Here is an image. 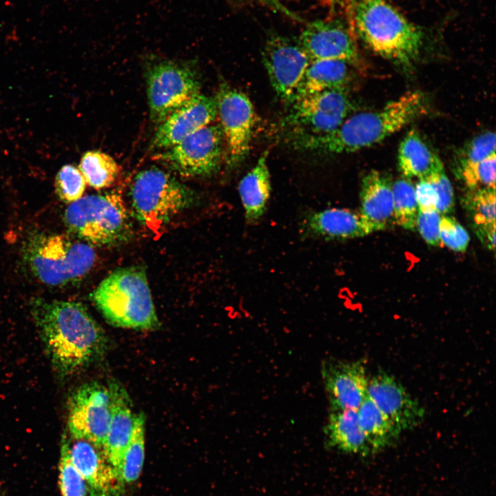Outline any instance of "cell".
<instances>
[{
  "label": "cell",
  "instance_id": "cell-1",
  "mask_svg": "<svg viewBox=\"0 0 496 496\" xmlns=\"http://www.w3.org/2000/svg\"><path fill=\"white\" fill-rule=\"evenodd\" d=\"M30 310L52 367L68 378L103 358L108 338L80 302L34 298Z\"/></svg>",
  "mask_w": 496,
  "mask_h": 496
},
{
  "label": "cell",
  "instance_id": "cell-2",
  "mask_svg": "<svg viewBox=\"0 0 496 496\" xmlns=\"http://www.w3.org/2000/svg\"><path fill=\"white\" fill-rule=\"evenodd\" d=\"M424 110V96L410 91L380 110L347 117L335 130L323 134H296L293 146L325 154L353 152L376 144L400 130Z\"/></svg>",
  "mask_w": 496,
  "mask_h": 496
},
{
  "label": "cell",
  "instance_id": "cell-3",
  "mask_svg": "<svg viewBox=\"0 0 496 496\" xmlns=\"http://www.w3.org/2000/svg\"><path fill=\"white\" fill-rule=\"evenodd\" d=\"M355 35L380 56L400 63L417 57L423 43L421 30L386 0H349Z\"/></svg>",
  "mask_w": 496,
  "mask_h": 496
},
{
  "label": "cell",
  "instance_id": "cell-4",
  "mask_svg": "<svg viewBox=\"0 0 496 496\" xmlns=\"http://www.w3.org/2000/svg\"><path fill=\"white\" fill-rule=\"evenodd\" d=\"M91 298L105 320L114 327L154 330L160 326L142 267L115 270L101 281Z\"/></svg>",
  "mask_w": 496,
  "mask_h": 496
},
{
  "label": "cell",
  "instance_id": "cell-5",
  "mask_svg": "<svg viewBox=\"0 0 496 496\" xmlns=\"http://www.w3.org/2000/svg\"><path fill=\"white\" fill-rule=\"evenodd\" d=\"M25 259L34 274L48 286L61 287L81 279L96 258L92 246L63 234H37L26 243Z\"/></svg>",
  "mask_w": 496,
  "mask_h": 496
},
{
  "label": "cell",
  "instance_id": "cell-6",
  "mask_svg": "<svg viewBox=\"0 0 496 496\" xmlns=\"http://www.w3.org/2000/svg\"><path fill=\"white\" fill-rule=\"evenodd\" d=\"M64 220L70 231L90 245H116L132 234L126 205L115 192L81 197L67 207Z\"/></svg>",
  "mask_w": 496,
  "mask_h": 496
},
{
  "label": "cell",
  "instance_id": "cell-7",
  "mask_svg": "<svg viewBox=\"0 0 496 496\" xmlns=\"http://www.w3.org/2000/svg\"><path fill=\"white\" fill-rule=\"evenodd\" d=\"M130 197L136 218L153 230L161 227L194 202V194L188 187L155 167L137 174Z\"/></svg>",
  "mask_w": 496,
  "mask_h": 496
},
{
  "label": "cell",
  "instance_id": "cell-8",
  "mask_svg": "<svg viewBox=\"0 0 496 496\" xmlns=\"http://www.w3.org/2000/svg\"><path fill=\"white\" fill-rule=\"evenodd\" d=\"M225 156V141L219 124H209L166 149L158 159L184 177L214 174Z\"/></svg>",
  "mask_w": 496,
  "mask_h": 496
},
{
  "label": "cell",
  "instance_id": "cell-9",
  "mask_svg": "<svg viewBox=\"0 0 496 496\" xmlns=\"http://www.w3.org/2000/svg\"><path fill=\"white\" fill-rule=\"evenodd\" d=\"M146 85L150 116L158 124L200 93V83L196 72L171 61L151 66L147 72Z\"/></svg>",
  "mask_w": 496,
  "mask_h": 496
},
{
  "label": "cell",
  "instance_id": "cell-10",
  "mask_svg": "<svg viewBox=\"0 0 496 496\" xmlns=\"http://www.w3.org/2000/svg\"><path fill=\"white\" fill-rule=\"evenodd\" d=\"M219 124L225 141V156L230 168L238 166L248 155L256 114L249 98L227 83H222L215 97Z\"/></svg>",
  "mask_w": 496,
  "mask_h": 496
},
{
  "label": "cell",
  "instance_id": "cell-11",
  "mask_svg": "<svg viewBox=\"0 0 496 496\" xmlns=\"http://www.w3.org/2000/svg\"><path fill=\"white\" fill-rule=\"evenodd\" d=\"M110 416L111 398L107 386L98 382L83 384L68 399V434L102 449Z\"/></svg>",
  "mask_w": 496,
  "mask_h": 496
},
{
  "label": "cell",
  "instance_id": "cell-12",
  "mask_svg": "<svg viewBox=\"0 0 496 496\" xmlns=\"http://www.w3.org/2000/svg\"><path fill=\"white\" fill-rule=\"evenodd\" d=\"M285 118L296 134H323L335 130L348 117L351 103L347 91L328 90L294 100Z\"/></svg>",
  "mask_w": 496,
  "mask_h": 496
},
{
  "label": "cell",
  "instance_id": "cell-13",
  "mask_svg": "<svg viewBox=\"0 0 496 496\" xmlns=\"http://www.w3.org/2000/svg\"><path fill=\"white\" fill-rule=\"evenodd\" d=\"M299 45L311 61L342 60L357 69L361 65L351 26L340 19L309 23L300 34Z\"/></svg>",
  "mask_w": 496,
  "mask_h": 496
},
{
  "label": "cell",
  "instance_id": "cell-14",
  "mask_svg": "<svg viewBox=\"0 0 496 496\" xmlns=\"http://www.w3.org/2000/svg\"><path fill=\"white\" fill-rule=\"evenodd\" d=\"M262 61L277 96L290 105L311 60L299 45L272 36L265 45Z\"/></svg>",
  "mask_w": 496,
  "mask_h": 496
},
{
  "label": "cell",
  "instance_id": "cell-15",
  "mask_svg": "<svg viewBox=\"0 0 496 496\" xmlns=\"http://www.w3.org/2000/svg\"><path fill=\"white\" fill-rule=\"evenodd\" d=\"M367 397L403 432L424 419V409L393 375L382 371L369 378Z\"/></svg>",
  "mask_w": 496,
  "mask_h": 496
},
{
  "label": "cell",
  "instance_id": "cell-16",
  "mask_svg": "<svg viewBox=\"0 0 496 496\" xmlns=\"http://www.w3.org/2000/svg\"><path fill=\"white\" fill-rule=\"evenodd\" d=\"M321 374L331 410L357 411L366 397L369 377L363 360H324Z\"/></svg>",
  "mask_w": 496,
  "mask_h": 496
},
{
  "label": "cell",
  "instance_id": "cell-17",
  "mask_svg": "<svg viewBox=\"0 0 496 496\" xmlns=\"http://www.w3.org/2000/svg\"><path fill=\"white\" fill-rule=\"evenodd\" d=\"M67 434V433H66ZM70 459L86 482L92 496H120L125 484L102 449L67 434Z\"/></svg>",
  "mask_w": 496,
  "mask_h": 496
},
{
  "label": "cell",
  "instance_id": "cell-18",
  "mask_svg": "<svg viewBox=\"0 0 496 496\" xmlns=\"http://www.w3.org/2000/svg\"><path fill=\"white\" fill-rule=\"evenodd\" d=\"M217 116L215 98L200 93L172 112L159 124L153 145L156 148L168 149L211 124Z\"/></svg>",
  "mask_w": 496,
  "mask_h": 496
},
{
  "label": "cell",
  "instance_id": "cell-19",
  "mask_svg": "<svg viewBox=\"0 0 496 496\" xmlns=\"http://www.w3.org/2000/svg\"><path fill=\"white\" fill-rule=\"evenodd\" d=\"M300 230L303 237L324 240L363 237L375 231L360 212L342 208L307 213L300 223Z\"/></svg>",
  "mask_w": 496,
  "mask_h": 496
},
{
  "label": "cell",
  "instance_id": "cell-20",
  "mask_svg": "<svg viewBox=\"0 0 496 496\" xmlns=\"http://www.w3.org/2000/svg\"><path fill=\"white\" fill-rule=\"evenodd\" d=\"M107 386L111 398V416L102 451L120 475L121 461L132 435L136 415L132 412L130 397L118 380H109Z\"/></svg>",
  "mask_w": 496,
  "mask_h": 496
},
{
  "label": "cell",
  "instance_id": "cell-21",
  "mask_svg": "<svg viewBox=\"0 0 496 496\" xmlns=\"http://www.w3.org/2000/svg\"><path fill=\"white\" fill-rule=\"evenodd\" d=\"M360 214L373 225L375 231L385 229L394 222L392 184L377 170L362 178L360 192Z\"/></svg>",
  "mask_w": 496,
  "mask_h": 496
},
{
  "label": "cell",
  "instance_id": "cell-22",
  "mask_svg": "<svg viewBox=\"0 0 496 496\" xmlns=\"http://www.w3.org/2000/svg\"><path fill=\"white\" fill-rule=\"evenodd\" d=\"M324 431L330 448L364 457L372 455L359 426L357 411L331 410Z\"/></svg>",
  "mask_w": 496,
  "mask_h": 496
},
{
  "label": "cell",
  "instance_id": "cell-23",
  "mask_svg": "<svg viewBox=\"0 0 496 496\" xmlns=\"http://www.w3.org/2000/svg\"><path fill=\"white\" fill-rule=\"evenodd\" d=\"M269 151L265 150L254 167L238 184V193L247 224L255 225L264 216L271 194L270 174L267 165Z\"/></svg>",
  "mask_w": 496,
  "mask_h": 496
},
{
  "label": "cell",
  "instance_id": "cell-24",
  "mask_svg": "<svg viewBox=\"0 0 496 496\" xmlns=\"http://www.w3.org/2000/svg\"><path fill=\"white\" fill-rule=\"evenodd\" d=\"M353 68H355L353 65L342 60L311 61L298 87L293 101L328 90L347 91L353 80Z\"/></svg>",
  "mask_w": 496,
  "mask_h": 496
},
{
  "label": "cell",
  "instance_id": "cell-25",
  "mask_svg": "<svg viewBox=\"0 0 496 496\" xmlns=\"http://www.w3.org/2000/svg\"><path fill=\"white\" fill-rule=\"evenodd\" d=\"M397 161L400 171L406 178H424L444 167L441 160L413 130L401 142Z\"/></svg>",
  "mask_w": 496,
  "mask_h": 496
},
{
  "label": "cell",
  "instance_id": "cell-26",
  "mask_svg": "<svg viewBox=\"0 0 496 496\" xmlns=\"http://www.w3.org/2000/svg\"><path fill=\"white\" fill-rule=\"evenodd\" d=\"M357 415L372 454L393 446L402 433L367 395L358 409Z\"/></svg>",
  "mask_w": 496,
  "mask_h": 496
},
{
  "label": "cell",
  "instance_id": "cell-27",
  "mask_svg": "<svg viewBox=\"0 0 496 496\" xmlns=\"http://www.w3.org/2000/svg\"><path fill=\"white\" fill-rule=\"evenodd\" d=\"M79 169L86 183L101 189L113 184L120 172V167L110 155L98 150L87 151L81 157Z\"/></svg>",
  "mask_w": 496,
  "mask_h": 496
},
{
  "label": "cell",
  "instance_id": "cell-28",
  "mask_svg": "<svg viewBox=\"0 0 496 496\" xmlns=\"http://www.w3.org/2000/svg\"><path fill=\"white\" fill-rule=\"evenodd\" d=\"M145 424L144 413L136 415L132 435L119 469L121 478L125 484L135 482L141 473L145 459Z\"/></svg>",
  "mask_w": 496,
  "mask_h": 496
},
{
  "label": "cell",
  "instance_id": "cell-29",
  "mask_svg": "<svg viewBox=\"0 0 496 496\" xmlns=\"http://www.w3.org/2000/svg\"><path fill=\"white\" fill-rule=\"evenodd\" d=\"M394 222L406 229L416 228L420 210L414 186L408 180L400 179L392 185Z\"/></svg>",
  "mask_w": 496,
  "mask_h": 496
},
{
  "label": "cell",
  "instance_id": "cell-30",
  "mask_svg": "<svg viewBox=\"0 0 496 496\" xmlns=\"http://www.w3.org/2000/svg\"><path fill=\"white\" fill-rule=\"evenodd\" d=\"M59 468L61 496H88V486L70 459L67 434L61 440Z\"/></svg>",
  "mask_w": 496,
  "mask_h": 496
},
{
  "label": "cell",
  "instance_id": "cell-31",
  "mask_svg": "<svg viewBox=\"0 0 496 496\" xmlns=\"http://www.w3.org/2000/svg\"><path fill=\"white\" fill-rule=\"evenodd\" d=\"M495 189L482 188L471 190L464 199V206L473 227L495 223Z\"/></svg>",
  "mask_w": 496,
  "mask_h": 496
},
{
  "label": "cell",
  "instance_id": "cell-32",
  "mask_svg": "<svg viewBox=\"0 0 496 496\" xmlns=\"http://www.w3.org/2000/svg\"><path fill=\"white\" fill-rule=\"evenodd\" d=\"M463 180L471 190L482 188L495 189L496 154L475 163L462 165Z\"/></svg>",
  "mask_w": 496,
  "mask_h": 496
},
{
  "label": "cell",
  "instance_id": "cell-33",
  "mask_svg": "<svg viewBox=\"0 0 496 496\" xmlns=\"http://www.w3.org/2000/svg\"><path fill=\"white\" fill-rule=\"evenodd\" d=\"M85 187V178L74 165L63 166L56 175V192L65 203H72L83 197Z\"/></svg>",
  "mask_w": 496,
  "mask_h": 496
},
{
  "label": "cell",
  "instance_id": "cell-34",
  "mask_svg": "<svg viewBox=\"0 0 496 496\" xmlns=\"http://www.w3.org/2000/svg\"><path fill=\"white\" fill-rule=\"evenodd\" d=\"M441 244L455 251H464L470 238L466 230L453 217L443 215L440 225Z\"/></svg>",
  "mask_w": 496,
  "mask_h": 496
},
{
  "label": "cell",
  "instance_id": "cell-35",
  "mask_svg": "<svg viewBox=\"0 0 496 496\" xmlns=\"http://www.w3.org/2000/svg\"><path fill=\"white\" fill-rule=\"evenodd\" d=\"M424 178L433 185L437 195V211L442 216L451 213L454 209V192L444 167Z\"/></svg>",
  "mask_w": 496,
  "mask_h": 496
},
{
  "label": "cell",
  "instance_id": "cell-36",
  "mask_svg": "<svg viewBox=\"0 0 496 496\" xmlns=\"http://www.w3.org/2000/svg\"><path fill=\"white\" fill-rule=\"evenodd\" d=\"M442 215L435 208L420 209L416 228L430 245L440 246V225Z\"/></svg>",
  "mask_w": 496,
  "mask_h": 496
},
{
  "label": "cell",
  "instance_id": "cell-37",
  "mask_svg": "<svg viewBox=\"0 0 496 496\" xmlns=\"http://www.w3.org/2000/svg\"><path fill=\"white\" fill-rule=\"evenodd\" d=\"M496 137L493 132H484L469 143L465 150L462 165L482 161L495 154Z\"/></svg>",
  "mask_w": 496,
  "mask_h": 496
},
{
  "label": "cell",
  "instance_id": "cell-38",
  "mask_svg": "<svg viewBox=\"0 0 496 496\" xmlns=\"http://www.w3.org/2000/svg\"><path fill=\"white\" fill-rule=\"evenodd\" d=\"M415 195L420 209H436L437 195L433 185L425 178L419 179L414 186Z\"/></svg>",
  "mask_w": 496,
  "mask_h": 496
},
{
  "label": "cell",
  "instance_id": "cell-39",
  "mask_svg": "<svg viewBox=\"0 0 496 496\" xmlns=\"http://www.w3.org/2000/svg\"><path fill=\"white\" fill-rule=\"evenodd\" d=\"M473 230L485 247L490 250H495V223L475 227Z\"/></svg>",
  "mask_w": 496,
  "mask_h": 496
},
{
  "label": "cell",
  "instance_id": "cell-40",
  "mask_svg": "<svg viewBox=\"0 0 496 496\" xmlns=\"http://www.w3.org/2000/svg\"><path fill=\"white\" fill-rule=\"evenodd\" d=\"M254 1H257L260 3L267 5L271 8H273L276 10H278L280 12L287 14L289 17L296 18V17H294L293 13L289 12L278 0H254Z\"/></svg>",
  "mask_w": 496,
  "mask_h": 496
},
{
  "label": "cell",
  "instance_id": "cell-41",
  "mask_svg": "<svg viewBox=\"0 0 496 496\" xmlns=\"http://www.w3.org/2000/svg\"><path fill=\"white\" fill-rule=\"evenodd\" d=\"M337 1H342V2L346 3L348 0H337Z\"/></svg>",
  "mask_w": 496,
  "mask_h": 496
}]
</instances>
